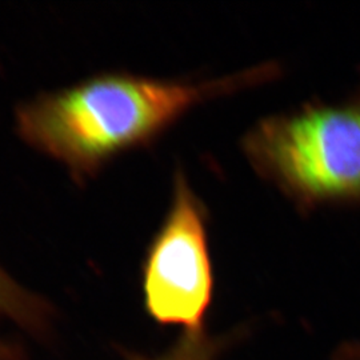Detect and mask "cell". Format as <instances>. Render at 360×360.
Segmentation results:
<instances>
[{
  "instance_id": "4",
  "label": "cell",
  "mask_w": 360,
  "mask_h": 360,
  "mask_svg": "<svg viewBox=\"0 0 360 360\" xmlns=\"http://www.w3.org/2000/svg\"><path fill=\"white\" fill-rule=\"evenodd\" d=\"M44 306L13 282L0 267V315H7L20 322H34Z\"/></svg>"
},
{
  "instance_id": "2",
  "label": "cell",
  "mask_w": 360,
  "mask_h": 360,
  "mask_svg": "<svg viewBox=\"0 0 360 360\" xmlns=\"http://www.w3.org/2000/svg\"><path fill=\"white\" fill-rule=\"evenodd\" d=\"M248 163L300 210L360 202V94L269 116L242 139Z\"/></svg>"
},
{
  "instance_id": "5",
  "label": "cell",
  "mask_w": 360,
  "mask_h": 360,
  "mask_svg": "<svg viewBox=\"0 0 360 360\" xmlns=\"http://www.w3.org/2000/svg\"><path fill=\"white\" fill-rule=\"evenodd\" d=\"M218 352V343L208 340L205 335L188 333L172 351L162 358L153 360H214Z\"/></svg>"
},
{
  "instance_id": "1",
  "label": "cell",
  "mask_w": 360,
  "mask_h": 360,
  "mask_svg": "<svg viewBox=\"0 0 360 360\" xmlns=\"http://www.w3.org/2000/svg\"><path fill=\"white\" fill-rule=\"evenodd\" d=\"M279 74L263 65L200 83L103 72L46 92L16 108L19 136L62 163L77 183L119 155L150 147L191 108Z\"/></svg>"
},
{
  "instance_id": "3",
  "label": "cell",
  "mask_w": 360,
  "mask_h": 360,
  "mask_svg": "<svg viewBox=\"0 0 360 360\" xmlns=\"http://www.w3.org/2000/svg\"><path fill=\"white\" fill-rule=\"evenodd\" d=\"M142 288L154 321L188 333L202 330L214 291L207 210L180 168L167 214L146 250Z\"/></svg>"
}]
</instances>
